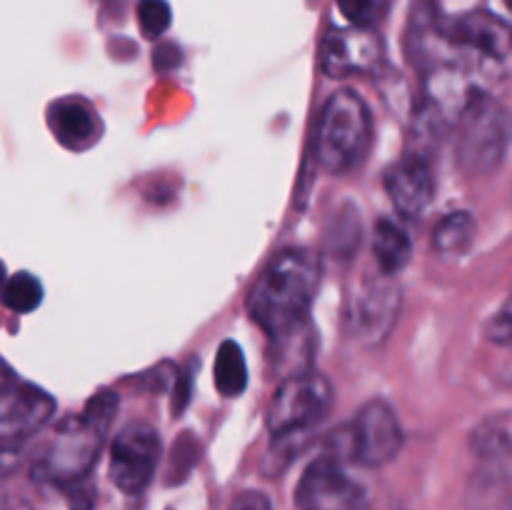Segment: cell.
I'll return each mask as SVG.
<instances>
[{
    "instance_id": "1",
    "label": "cell",
    "mask_w": 512,
    "mask_h": 510,
    "mask_svg": "<svg viewBox=\"0 0 512 510\" xmlns=\"http://www.w3.org/2000/svg\"><path fill=\"white\" fill-rule=\"evenodd\" d=\"M323 283V263L310 248H283L265 263L248 293V313L273 343L310 330V310Z\"/></svg>"
},
{
    "instance_id": "2",
    "label": "cell",
    "mask_w": 512,
    "mask_h": 510,
    "mask_svg": "<svg viewBox=\"0 0 512 510\" xmlns=\"http://www.w3.org/2000/svg\"><path fill=\"white\" fill-rule=\"evenodd\" d=\"M118 405V395L113 390H100L80 413L60 420L48 443L33 458L30 465L33 480L58 488H75L83 483L103 450Z\"/></svg>"
},
{
    "instance_id": "3",
    "label": "cell",
    "mask_w": 512,
    "mask_h": 510,
    "mask_svg": "<svg viewBox=\"0 0 512 510\" xmlns=\"http://www.w3.org/2000/svg\"><path fill=\"white\" fill-rule=\"evenodd\" d=\"M335 393L323 373L288 375L275 390L268 408V433L273 438L265 458L270 475L280 473L293 463L295 455L313 440L315 430L330 415Z\"/></svg>"
},
{
    "instance_id": "4",
    "label": "cell",
    "mask_w": 512,
    "mask_h": 510,
    "mask_svg": "<svg viewBox=\"0 0 512 510\" xmlns=\"http://www.w3.org/2000/svg\"><path fill=\"white\" fill-rule=\"evenodd\" d=\"M512 110L485 90H470L455 123V160L470 178H488L508 158Z\"/></svg>"
},
{
    "instance_id": "5",
    "label": "cell",
    "mask_w": 512,
    "mask_h": 510,
    "mask_svg": "<svg viewBox=\"0 0 512 510\" xmlns=\"http://www.w3.org/2000/svg\"><path fill=\"white\" fill-rule=\"evenodd\" d=\"M373 145V113L363 95L340 88L323 103L315 130V160L330 175L358 168Z\"/></svg>"
},
{
    "instance_id": "6",
    "label": "cell",
    "mask_w": 512,
    "mask_h": 510,
    "mask_svg": "<svg viewBox=\"0 0 512 510\" xmlns=\"http://www.w3.org/2000/svg\"><path fill=\"white\" fill-rule=\"evenodd\" d=\"M438 38L448 45L460 63L500 73L512 63V25L490 10H470L455 18L440 20Z\"/></svg>"
},
{
    "instance_id": "7",
    "label": "cell",
    "mask_w": 512,
    "mask_h": 510,
    "mask_svg": "<svg viewBox=\"0 0 512 510\" xmlns=\"http://www.w3.org/2000/svg\"><path fill=\"white\" fill-rule=\"evenodd\" d=\"M403 440V425L393 405L388 400L373 398L335 435V455L340 460H353L363 468H383L393 463L403 448Z\"/></svg>"
},
{
    "instance_id": "8",
    "label": "cell",
    "mask_w": 512,
    "mask_h": 510,
    "mask_svg": "<svg viewBox=\"0 0 512 510\" xmlns=\"http://www.w3.org/2000/svg\"><path fill=\"white\" fill-rule=\"evenodd\" d=\"M160 435L148 420H130L110 440L108 475L125 495H140L153 483L160 463Z\"/></svg>"
},
{
    "instance_id": "9",
    "label": "cell",
    "mask_w": 512,
    "mask_h": 510,
    "mask_svg": "<svg viewBox=\"0 0 512 510\" xmlns=\"http://www.w3.org/2000/svg\"><path fill=\"white\" fill-rule=\"evenodd\" d=\"M53 415L55 400L48 390L15 380L10 373L5 375L3 395H0V438H3L5 458L18 453L50 423Z\"/></svg>"
},
{
    "instance_id": "10",
    "label": "cell",
    "mask_w": 512,
    "mask_h": 510,
    "mask_svg": "<svg viewBox=\"0 0 512 510\" xmlns=\"http://www.w3.org/2000/svg\"><path fill=\"white\" fill-rule=\"evenodd\" d=\"M295 503L300 510H370L368 493L338 455H320L303 470Z\"/></svg>"
},
{
    "instance_id": "11",
    "label": "cell",
    "mask_w": 512,
    "mask_h": 510,
    "mask_svg": "<svg viewBox=\"0 0 512 510\" xmlns=\"http://www.w3.org/2000/svg\"><path fill=\"white\" fill-rule=\"evenodd\" d=\"M383 63V40L375 28H333L320 45V65L330 78L370 75Z\"/></svg>"
},
{
    "instance_id": "12",
    "label": "cell",
    "mask_w": 512,
    "mask_h": 510,
    "mask_svg": "<svg viewBox=\"0 0 512 510\" xmlns=\"http://www.w3.org/2000/svg\"><path fill=\"white\" fill-rule=\"evenodd\" d=\"M385 193L395 213L405 220H420L435 198V173L428 155L410 153L385 173Z\"/></svg>"
},
{
    "instance_id": "13",
    "label": "cell",
    "mask_w": 512,
    "mask_h": 510,
    "mask_svg": "<svg viewBox=\"0 0 512 510\" xmlns=\"http://www.w3.org/2000/svg\"><path fill=\"white\" fill-rule=\"evenodd\" d=\"M398 308L400 290L395 285L385 283V280L368 283L355 295L353 310H350V323H353L355 335L365 343L378 345L393 330Z\"/></svg>"
},
{
    "instance_id": "14",
    "label": "cell",
    "mask_w": 512,
    "mask_h": 510,
    "mask_svg": "<svg viewBox=\"0 0 512 510\" xmlns=\"http://www.w3.org/2000/svg\"><path fill=\"white\" fill-rule=\"evenodd\" d=\"M48 125L53 130L55 140L68 150H88L93 148L103 133L100 115L93 105L80 95H68L50 105Z\"/></svg>"
},
{
    "instance_id": "15",
    "label": "cell",
    "mask_w": 512,
    "mask_h": 510,
    "mask_svg": "<svg viewBox=\"0 0 512 510\" xmlns=\"http://www.w3.org/2000/svg\"><path fill=\"white\" fill-rule=\"evenodd\" d=\"M370 248H373V258L380 273L390 275V278L403 273L405 265L413 258V240L405 233L403 225L390 218H380L375 223Z\"/></svg>"
},
{
    "instance_id": "16",
    "label": "cell",
    "mask_w": 512,
    "mask_h": 510,
    "mask_svg": "<svg viewBox=\"0 0 512 510\" xmlns=\"http://www.w3.org/2000/svg\"><path fill=\"white\" fill-rule=\"evenodd\" d=\"M475 233H478V223H475L473 213L453 210V213H448L435 223L430 243H433L435 253L460 255L475 243Z\"/></svg>"
},
{
    "instance_id": "17",
    "label": "cell",
    "mask_w": 512,
    "mask_h": 510,
    "mask_svg": "<svg viewBox=\"0 0 512 510\" xmlns=\"http://www.w3.org/2000/svg\"><path fill=\"white\" fill-rule=\"evenodd\" d=\"M215 388L225 398H238L248 388V363L235 340H225L215 355Z\"/></svg>"
},
{
    "instance_id": "18",
    "label": "cell",
    "mask_w": 512,
    "mask_h": 510,
    "mask_svg": "<svg viewBox=\"0 0 512 510\" xmlns=\"http://www.w3.org/2000/svg\"><path fill=\"white\" fill-rule=\"evenodd\" d=\"M43 303V283L33 273H15L3 285V305L10 313L28 315Z\"/></svg>"
},
{
    "instance_id": "19",
    "label": "cell",
    "mask_w": 512,
    "mask_h": 510,
    "mask_svg": "<svg viewBox=\"0 0 512 510\" xmlns=\"http://www.w3.org/2000/svg\"><path fill=\"white\" fill-rule=\"evenodd\" d=\"M510 453L512 443L500 425L485 423L473 433V455L483 463H503Z\"/></svg>"
},
{
    "instance_id": "20",
    "label": "cell",
    "mask_w": 512,
    "mask_h": 510,
    "mask_svg": "<svg viewBox=\"0 0 512 510\" xmlns=\"http://www.w3.org/2000/svg\"><path fill=\"white\" fill-rule=\"evenodd\" d=\"M173 23V10L168 0H140L138 3V25L140 33L150 40H158L168 33Z\"/></svg>"
},
{
    "instance_id": "21",
    "label": "cell",
    "mask_w": 512,
    "mask_h": 510,
    "mask_svg": "<svg viewBox=\"0 0 512 510\" xmlns=\"http://www.w3.org/2000/svg\"><path fill=\"white\" fill-rule=\"evenodd\" d=\"M390 0H338L343 18L355 28H375L388 13Z\"/></svg>"
},
{
    "instance_id": "22",
    "label": "cell",
    "mask_w": 512,
    "mask_h": 510,
    "mask_svg": "<svg viewBox=\"0 0 512 510\" xmlns=\"http://www.w3.org/2000/svg\"><path fill=\"white\" fill-rule=\"evenodd\" d=\"M485 335H488V340H493V343L498 345H512V315L505 313V310L495 315V318L485 325Z\"/></svg>"
},
{
    "instance_id": "23",
    "label": "cell",
    "mask_w": 512,
    "mask_h": 510,
    "mask_svg": "<svg viewBox=\"0 0 512 510\" xmlns=\"http://www.w3.org/2000/svg\"><path fill=\"white\" fill-rule=\"evenodd\" d=\"M230 510H273L270 505V498L260 490H245V493L235 495Z\"/></svg>"
},
{
    "instance_id": "24",
    "label": "cell",
    "mask_w": 512,
    "mask_h": 510,
    "mask_svg": "<svg viewBox=\"0 0 512 510\" xmlns=\"http://www.w3.org/2000/svg\"><path fill=\"white\" fill-rule=\"evenodd\" d=\"M178 63H180V50L175 48V45H160V48L155 50V68L163 70V73L173 70Z\"/></svg>"
},
{
    "instance_id": "25",
    "label": "cell",
    "mask_w": 512,
    "mask_h": 510,
    "mask_svg": "<svg viewBox=\"0 0 512 510\" xmlns=\"http://www.w3.org/2000/svg\"><path fill=\"white\" fill-rule=\"evenodd\" d=\"M5 510H30V508H28V503H23V500H20V503L8 505V508H5Z\"/></svg>"
},
{
    "instance_id": "26",
    "label": "cell",
    "mask_w": 512,
    "mask_h": 510,
    "mask_svg": "<svg viewBox=\"0 0 512 510\" xmlns=\"http://www.w3.org/2000/svg\"><path fill=\"white\" fill-rule=\"evenodd\" d=\"M505 313H508V315H512V293H510V298H508V303H505Z\"/></svg>"
},
{
    "instance_id": "27",
    "label": "cell",
    "mask_w": 512,
    "mask_h": 510,
    "mask_svg": "<svg viewBox=\"0 0 512 510\" xmlns=\"http://www.w3.org/2000/svg\"><path fill=\"white\" fill-rule=\"evenodd\" d=\"M503 5H505V8H508L510 13H512V0H503Z\"/></svg>"
}]
</instances>
